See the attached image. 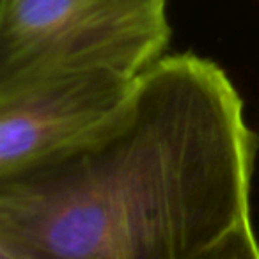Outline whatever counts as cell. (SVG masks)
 Instances as JSON below:
<instances>
[{
	"instance_id": "obj_2",
	"label": "cell",
	"mask_w": 259,
	"mask_h": 259,
	"mask_svg": "<svg viewBox=\"0 0 259 259\" xmlns=\"http://www.w3.org/2000/svg\"><path fill=\"white\" fill-rule=\"evenodd\" d=\"M170 36L167 0H0V96L98 69L139 78Z\"/></svg>"
},
{
	"instance_id": "obj_3",
	"label": "cell",
	"mask_w": 259,
	"mask_h": 259,
	"mask_svg": "<svg viewBox=\"0 0 259 259\" xmlns=\"http://www.w3.org/2000/svg\"><path fill=\"white\" fill-rule=\"evenodd\" d=\"M135 85L137 78L98 69L0 96V180L103 137L130 112Z\"/></svg>"
},
{
	"instance_id": "obj_1",
	"label": "cell",
	"mask_w": 259,
	"mask_h": 259,
	"mask_svg": "<svg viewBox=\"0 0 259 259\" xmlns=\"http://www.w3.org/2000/svg\"><path fill=\"white\" fill-rule=\"evenodd\" d=\"M255 149L227 73L163 55L108 134L0 180V259H194L252 220Z\"/></svg>"
},
{
	"instance_id": "obj_4",
	"label": "cell",
	"mask_w": 259,
	"mask_h": 259,
	"mask_svg": "<svg viewBox=\"0 0 259 259\" xmlns=\"http://www.w3.org/2000/svg\"><path fill=\"white\" fill-rule=\"evenodd\" d=\"M194 259H259V238L252 220L233 227Z\"/></svg>"
}]
</instances>
